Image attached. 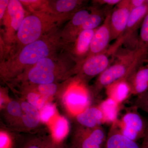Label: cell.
<instances>
[{"label": "cell", "mask_w": 148, "mask_h": 148, "mask_svg": "<svg viewBox=\"0 0 148 148\" xmlns=\"http://www.w3.org/2000/svg\"><path fill=\"white\" fill-rule=\"evenodd\" d=\"M68 44L62 37V32L56 29L15 52L7 54L1 61V73L8 77L14 76L23 71H28L41 59L62 52Z\"/></svg>", "instance_id": "obj_1"}, {"label": "cell", "mask_w": 148, "mask_h": 148, "mask_svg": "<svg viewBox=\"0 0 148 148\" xmlns=\"http://www.w3.org/2000/svg\"><path fill=\"white\" fill-rule=\"evenodd\" d=\"M71 16L49 11L34 12L24 18L16 34L13 45L8 53L15 52L25 46L40 39L58 29L62 22Z\"/></svg>", "instance_id": "obj_2"}, {"label": "cell", "mask_w": 148, "mask_h": 148, "mask_svg": "<svg viewBox=\"0 0 148 148\" xmlns=\"http://www.w3.org/2000/svg\"><path fill=\"white\" fill-rule=\"evenodd\" d=\"M119 50V49H118ZM147 49L138 47L134 49L117 51L112 64L99 75L94 86L97 94L108 85L121 79H127L139 66L144 63Z\"/></svg>", "instance_id": "obj_3"}, {"label": "cell", "mask_w": 148, "mask_h": 148, "mask_svg": "<svg viewBox=\"0 0 148 148\" xmlns=\"http://www.w3.org/2000/svg\"><path fill=\"white\" fill-rule=\"evenodd\" d=\"M77 60L67 51L41 59L28 71L27 77L37 84L52 83L57 75L69 70L76 72Z\"/></svg>", "instance_id": "obj_4"}, {"label": "cell", "mask_w": 148, "mask_h": 148, "mask_svg": "<svg viewBox=\"0 0 148 148\" xmlns=\"http://www.w3.org/2000/svg\"><path fill=\"white\" fill-rule=\"evenodd\" d=\"M121 45L119 40L104 52L87 56L81 61L77 69L78 77L83 80L99 76L110 66Z\"/></svg>", "instance_id": "obj_5"}, {"label": "cell", "mask_w": 148, "mask_h": 148, "mask_svg": "<svg viewBox=\"0 0 148 148\" xmlns=\"http://www.w3.org/2000/svg\"><path fill=\"white\" fill-rule=\"evenodd\" d=\"M24 6L20 1L10 0L3 18L4 27V40L10 47L13 45L16 34L26 17Z\"/></svg>", "instance_id": "obj_6"}, {"label": "cell", "mask_w": 148, "mask_h": 148, "mask_svg": "<svg viewBox=\"0 0 148 148\" xmlns=\"http://www.w3.org/2000/svg\"><path fill=\"white\" fill-rule=\"evenodd\" d=\"M129 111L120 120L115 122L120 132L128 139L137 142L143 139L148 127V122L137 111Z\"/></svg>", "instance_id": "obj_7"}, {"label": "cell", "mask_w": 148, "mask_h": 148, "mask_svg": "<svg viewBox=\"0 0 148 148\" xmlns=\"http://www.w3.org/2000/svg\"><path fill=\"white\" fill-rule=\"evenodd\" d=\"M107 135L102 126L82 127L77 135L73 148H104Z\"/></svg>", "instance_id": "obj_8"}, {"label": "cell", "mask_w": 148, "mask_h": 148, "mask_svg": "<svg viewBox=\"0 0 148 148\" xmlns=\"http://www.w3.org/2000/svg\"><path fill=\"white\" fill-rule=\"evenodd\" d=\"M131 11L130 0H121L111 11L110 18L111 41L119 39L122 36Z\"/></svg>", "instance_id": "obj_9"}, {"label": "cell", "mask_w": 148, "mask_h": 148, "mask_svg": "<svg viewBox=\"0 0 148 148\" xmlns=\"http://www.w3.org/2000/svg\"><path fill=\"white\" fill-rule=\"evenodd\" d=\"M79 83L75 84L66 95L65 100L72 112L79 114L87 108L90 103V95L87 88Z\"/></svg>", "instance_id": "obj_10"}, {"label": "cell", "mask_w": 148, "mask_h": 148, "mask_svg": "<svg viewBox=\"0 0 148 148\" xmlns=\"http://www.w3.org/2000/svg\"><path fill=\"white\" fill-rule=\"evenodd\" d=\"M111 11V10L108 11L103 24L95 29L90 44L89 52L86 57L102 53L108 48L109 43L111 41L110 27Z\"/></svg>", "instance_id": "obj_11"}, {"label": "cell", "mask_w": 148, "mask_h": 148, "mask_svg": "<svg viewBox=\"0 0 148 148\" xmlns=\"http://www.w3.org/2000/svg\"><path fill=\"white\" fill-rule=\"evenodd\" d=\"M95 5L88 7H82L75 12L69 24L62 32L63 38L68 43H74L80 32L81 27L92 13Z\"/></svg>", "instance_id": "obj_12"}, {"label": "cell", "mask_w": 148, "mask_h": 148, "mask_svg": "<svg viewBox=\"0 0 148 148\" xmlns=\"http://www.w3.org/2000/svg\"><path fill=\"white\" fill-rule=\"evenodd\" d=\"M141 64L127 79L132 95H138L148 90V64Z\"/></svg>", "instance_id": "obj_13"}, {"label": "cell", "mask_w": 148, "mask_h": 148, "mask_svg": "<svg viewBox=\"0 0 148 148\" xmlns=\"http://www.w3.org/2000/svg\"><path fill=\"white\" fill-rule=\"evenodd\" d=\"M148 11V4L131 10L127 26L122 36L119 39L123 44L132 36L142 25L144 18Z\"/></svg>", "instance_id": "obj_14"}, {"label": "cell", "mask_w": 148, "mask_h": 148, "mask_svg": "<svg viewBox=\"0 0 148 148\" xmlns=\"http://www.w3.org/2000/svg\"><path fill=\"white\" fill-rule=\"evenodd\" d=\"M95 31V29L83 30L80 32L75 40L71 53L79 62L87 56Z\"/></svg>", "instance_id": "obj_15"}, {"label": "cell", "mask_w": 148, "mask_h": 148, "mask_svg": "<svg viewBox=\"0 0 148 148\" xmlns=\"http://www.w3.org/2000/svg\"><path fill=\"white\" fill-rule=\"evenodd\" d=\"M105 88L107 98L112 99L120 105L132 95L131 87L127 79L118 80Z\"/></svg>", "instance_id": "obj_16"}, {"label": "cell", "mask_w": 148, "mask_h": 148, "mask_svg": "<svg viewBox=\"0 0 148 148\" xmlns=\"http://www.w3.org/2000/svg\"><path fill=\"white\" fill-rule=\"evenodd\" d=\"M104 148H141V145L123 135L114 122L107 135Z\"/></svg>", "instance_id": "obj_17"}, {"label": "cell", "mask_w": 148, "mask_h": 148, "mask_svg": "<svg viewBox=\"0 0 148 148\" xmlns=\"http://www.w3.org/2000/svg\"><path fill=\"white\" fill-rule=\"evenodd\" d=\"M77 121L84 127L94 128L105 123L104 116L99 106L88 107L77 115Z\"/></svg>", "instance_id": "obj_18"}, {"label": "cell", "mask_w": 148, "mask_h": 148, "mask_svg": "<svg viewBox=\"0 0 148 148\" xmlns=\"http://www.w3.org/2000/svg\"><path fill=\"white\" fill-rule=\"evenodd\" d=\"M84 1L78 0H59L53 6V13L73 16L80 9L83 7Z\"/></svg>", "instance_id": "obj_19"}, {"label": "cell", "mask_w": 148, "mask_h": 148, "mask_svg": "<svg viewBox=\"0 0 148 148\" xmlns=\"http://www.w3.org/2000/svg\"><path fill=\"white\" fill-rule=\"evenodd\" d=\"M120 104L112 99L107 98L98 105L104 116L105 123L112 124L116 121Z\"/></svg>", "instance_id": "obj_20"}, {"label": "cell", "mask_w": 148, "mask_h": 148, "mask_svg": "<svg viewBox=\"0 0 148 148\" xmlns=\"http://www.w3.org/2000/svg\"><path fill=\"white\" fill-rule=\"evenodd\" d=\"M21 106L24 113L21 117L24 124L31 128L36 127L40 120L38 110L28 102H23Z\"/></svg>", "instance_id": "obj_21"}, {"label": "cell", "mask_w": 148, "mask_h": 148, "mask_svg": "<svg viewBox=\"0 0 148 148\" xmlns=\"http://www.w3.org/2000/svg\"><path fill=\"white\" fill-rule=\"evenodd\" d=\"M108 11L103 10L95 5L92 13L81 27L80 32L85 30H95L103 24Z\"/></svg>", "instance_id": "obj_22"}, {"label": "cell", "mask_w": 148, "mask_h": 148, "mask_svg": "<svg viewBox=\"0 0 148 148\" xmlns=\"http://www.w3.org/2000/svg\"><path fill=\"white\" fill-rule=\"evenodd\" d=\"M68 121L64 117H60L56 122L53 128V137L57 141H61L65 137L69 131Z\"/></svg>", "instance_id": "obj_23"}, {"label": "cell", "mask_w": 148, "mask_h": 148, "mask_svg": "<svg viewBox=\"0 0 148 148\" xmlns=\"http://www.w3.org/2000/svg\"><path fill=\"white\" fill-rule=\"evenodd\" d=\"M138 47L148 50V11L141 26Z\"/></svg>", "instance_id": "obj_24"}, {"label": "cell", "mask_w": 148, "mask_h": 148, "mask_svg": "<svg viewBox=\"0 0 148 148\" xmlns=\"http://www.w3.org/2000/svg\"><path fill=\"white\" fill-rule=\"evenodd\" d=\"M27 100L28 103L38 110H41L45 106L46 99L43 97L40 93L32 92L27 95Z\"/></svg>", "instance_id": "obj_25"}, {"label": "cell", "mask_w": 148, "mask_h": 148, "mask_svg": "<svg viewBox=\"0 0 148 148\" xmlns=\"http://www.w3.org/2000/svg\"><path fill=\"white\" fill-rule=\"evenodd\" d=\"M38 90L40 94L47 100L55 94L57 91V86L53 83L40 84L38 87Z\"/></svg>", "instance_id": "obj_26"}, {"label": "cell", "mask_w": 148, "mask_h": 148, "mask_svg": "<svg viewBox=\"0 0 148 148\" xmlns=\"http://www.w3.org/2000/svg\"><path fill=\"white\" fill-rule=\"evenodd\" d=\"M135 107L148 114V90L138 95L135 102Z\"/></svg>", "instance_id": "obj_27"}, {"label": "cell", "mask_w": 148, "mask_h": 148, "mask_svg": "<svg viewBox=\"0 0 148 148\" xmlns=\"http://www.w3.org/2000/svg\"><path fill=\"white\" fill-rule=\"evenodd\" d=\"M55 112V107L53 105L51 104H47L44 106L40 112L41 120L44 122L48 121L54 114Z\"/></svg>", "instance_id": "obj_28"}, {"label": "cell", "mask_w": 148, "mask_h": 148, "mask_svg": "<svg viewBox=\"0 0 148 148\" xmlns=\"http://www.w3.org/2000/svg\"><path fill=\"white\" fill-rule=\"evenodd\" d=\"M7 111L9 114L14 116L22 117V108L17 102L11 101L9 103L7 106Z\"/></svg>", "instance_id": "obj_29"}, {"label": "cell", "mask_w": 148, "mask_h": 148, "mask_svg": "<svg viewBox=\"0 0 148 148\" xmlns=\"http://www.w3.org/2000/svg\"><path fill=\"white\" fill-rule=\"evenodd\" d=\"M121 0H96L93 1L96 5H116Z\"/></svg>", "instance_id": "obj_30"}, {"label": "cell", "mask_w": 148, "mask_h": 148, "mask_svg": "<svg viewBox=\"0 0 148 148\" xmlns=\"http://www.w3.org/2000/svg\"><path fill=\"white\" fill-rule=\"evenodd\" d=\"M10 1L9 0H1L0 1V19L2 20L6 11L7 9Z\"/></svg>", "instance_id": "obj_31"}, {"label": "cell", "mask_w": 148, "mask_h": 148, "mask_svg": "<svg viewBox=\"0 0 148 148\" xmlns=\"http://www.w3.org/2000/svg\"><path fill=\"white\" fill-rule=\"evenodd\" d=\"M147 3L145 0H130V5L131 10L139 8L145 5Z\"/></svg>", "instance_id": "obj_32"}, {"label": "cell", "mask_w": 148, "mask_h": 148, "mask_svg": "<svg viewBox=\"0 0 148 148\" xmlns=\"http://www.w3.org/2000/svg\"><path fill=\"white\" fill-rule=\"evenodd\" d=\"M141 148H148V127L143 138V143L141 145Z\"/></svg>", "instance_id": "obj_33"}, {"label": "cell", "mask_w": 148, "mask_h": 148, "mask_svg": "<svg viewBox=\"0 0 148 148\" xmlns=\"http://www.w3.org/2000/svg\"><path fill=\"white\" fill-rule=\"evenodd\" d=\"M24 148H42V147H41L39 144H37V143H32L30 145H28L27 147Z\"/></svg>", "instance_id": "obj_34"}, {"label": "cell", "mask_w": 148, "mask_h": 148, "mask_svg": "<svg viewBox=\"0 0 148 148\" xmlns=\"http://www.w3.org/2000/svg\"><path fill=\"white\" fill-rule=\"evenodd\" d=\"M144 63L148 64V52L146 55L145 58L144 59Z\"/></svg>", "instance_id": "obj_35"}, {"label": "cell", "mask_w": 148, "mask_h": 148, "mask_svg": "<svg viewBox=\"0 0 148 148\" xmlns=\"http://www.w3.org/2000/svg\"><path fill=\"white\" fill-rule=\"evenodd\" d=\"M45 148H52V147H46Z\"/></svg>", "instance_id": "obj_36"}, {"label": "cell", "mask_w": 148, "mask_h": 148, "mask_svg": "<svg viewBox=\"0 0 148 148\" xmlns=\"http://www.w3.org/2000/svg\"><path fill=\"white\" fill-rule=\"evenodd\" d=\"M147 3L148 4V0H147Z\"/></svg>", "instance_id": "obj_37"}]
</instances>
